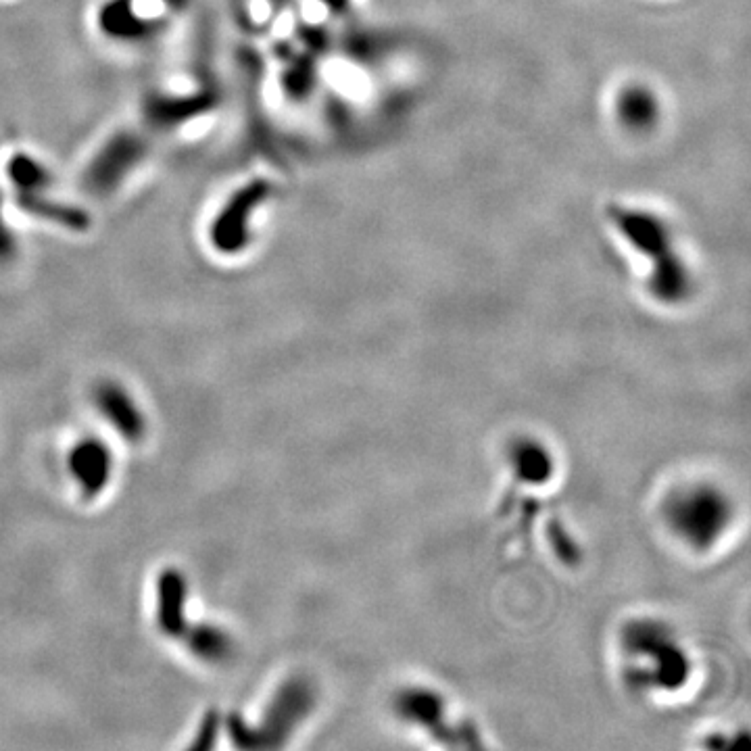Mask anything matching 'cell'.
<instances>
[{
  "mask_svg": "<svg viewBox=\"0 0 751 751\" xmlns=\"http://www.w3.org/2000/svg\"><path fill=\"white\" fill-rule=\"evenodd\" d=\"M666 522L683 543L706 549L712 547L731 524V501L716 487H687L670 495L664 510Z\"/></svg>",
  "mask_w": 751,
  "mask_h": 751,
  "instance_id": "obj_1",
  "label": "cell"
},
{
  "mask_svg": "<svg viewBox=\"0 0 751 751\" xmlns=\"http://www.w3.org/2000/svg\"><path fill=\"white\" fill-rule=\"evenodd\" d=\"M309 706L311 695L307 685L301 681H293L284 685L280 693L274 697L261 726H249L240 720V716H230V737L242 749L280 745L282 739L293 731V726L307 714Z\"/></svg>",
  "mask_w": 751,
  "mask_h": 751,
  "instance_id": "obj_2",
  "label": "cell"
},
{
  "mask_svg": "<svg viewBox=\"0 0 751 751\" xmlns=\"http://www.w3.org/2000/svg\"><path fill=\"white\" fill-rule=\"evenodd\" d=\"M610 222L628 245L643 257L653 259V263L676 253L670 226L658 215L616 205L610 209Z\"/></svg>",
  "mask_w": 751,
  "mask_h": 751,
  "instance_id": "obj_3",
  "label": "cell"
},
{
  "mask_svg": "<svg viewBox=\"0 0 751 751\" xmlns=\"http://www.w3.org/2000/svg\"><path fill=\"white\" fill-rule=\"evenodd\" d=\"M628 656L631 658H637V662H641L645 668L643 670V676H649L651 674V685L656 687H670L674 683L681 681L674 672H670L668 668H676L685 672L687 668V660L683 656V651L678 649L676 645L670 643V639L656 631V628L651 626V631H641V628H635L633 635L628 637Z\"/></svg>",
  "mask_w": 751,
  "mask_h": 751,
  "instance_id": "obj_4",
  "label": "cell"
},
{
  "mask_svg": "<svg viewBox=\"0 0 751 751\" xmlns=\"http://www.w3.org/2000/svg\"><path fill=\"white\" fill-rule=\"evenodd\" d=\"M69 472L88 499L101 495L113 474V457L103 441H80L69 453Z\"/></svg>",
  "mask_w": 751,
  "mask_h": 751,
  "instance_id": "obj_5",
  "label": "cell"
},
{
  "mask_svg": "<svg viewBox=\"0 0 751 751\" xmlns=\"http://www.w3.org/2000/svg\"><path fill=\"white\" fill-rule=\"evenodd\" d=\"M94 403L105 420L130 443H138L147 434V420L132 395L121 384L103 382L96 386Z\"/></svg>",
  "mask_w": 751,
  "mask_h": 751,
  "instance_id": "obj_6",
  "label": "cell"
},
{
  "mask_svg": "<svg viewBox=\"0 0 751 751\" xmlns=\"http://www.w3.org/2000/svg\"><path fill=\"white\" fill-rule=\"evenodd\" d=\"M186 578L178 570H165L157 583V622L167 637L186 631Z\"/></svg>",
  "mask_w": 751,
  "mask_h": 751,
  "instance_id": "obj_7",
  "label": "cell"
},
{
  "mask_svg": "<svg viewBox=\"0 0 751 751\" xmlns=\"http://www.w3.org/2000/svg\"><path fill=\"white\" fill-rule=\"evenodd\" d=\"M616 115L626 130L649 132L660 121V101L647 86H626L618 94Z\"/></svg>",
  "mask_w": 751,
  "mask_h": 751,
  "instance_id": "obj_8",
  "label": "cell"
},
{
  "mask_svg": "<svg viewBox=\"0 0 751 751\" xmlns=\"http://www.w3.org/2000/svg\"><path fill=\"white\" fill-rule=\"evenodd\" d=\"M190 647V651L203 662L222 664L232 658L234 641L220 626L213 624H199L186 628L182 635Z\"/></svg>",
  "mask_w": 751,
  "mask_h": 751,
  "instance_id": "obj_9",
  "label": "cell"
},
{
  "mask_svg": "<svg viewBox=\"0 0 751 751\" xmlns=\"http://www.w3.org/2000/svg\"><path fill=\"white\" fill-rule=\"evenodd\" d=\"M512 464H514L516 472L520 476H524L526 480L541 482L549 476L551 459H549V455L543 447L526 443V445H520V447L514 449Z\"/></svg>",
  "mask_w": 751,
  "mask_h": 751,
  "instance_id": "obj_10",
  "label": "cell"
},
{
  "mask_svg": "<svg viewBox=\"0 0 751 751\" xmlns=\"http://www.w3.org/2000/svg\"><path fill=\"white\" fill-rule=\"evenodd\" d=\"M215 735H217V718L213 714H209L205 718L203 726H201V731H199V737H197L195 745H192V747H195V749H199V747L201 749L211 747L215 743Z\"/></svg>",
  "mask_w": 751,
  "mask_h": 751,
  "instance_id": "obj_11",
  "label": "cell"
}]
</instances>
